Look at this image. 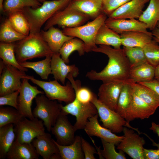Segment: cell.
<instances>
[{"label":"cell","instance_id":"obj_38","mask_svg":"<svg viewBox=\"0 0 159 159\" xmlns=\"http://www.w3.org/2000/svg\"><path fill=\"white\" fill-rule=\"evenodd\" d=\"M42 4L37 0H4V13L8 14L13 12L22 10L26 7L37 8Z\"/></svg>","mask_w":159,"mask_h":159},{"label":"cell","instance_id":"obj_26","mask_svg":"<svg viewBox=\"0 0 159 159\" xmlns=\"http://www.w3.org/2000/svg\"><path fill=\"white\" fill-rule=\"evenodd\" d=\"M155 67L147 62L131 68L129 80L135 83L152 81L154 79Z\"/></svg>","mask_w":159,"mask_h":159},{"label":"cell","instance_id":"obj_27","mask_svg":"<svg viewBox=\"0 0 159 159\" xmlns=\"http://www.w3.org/2000/svg\"><path fill=\"white\" fill-rule=\"evenodd\" d=\"M95 44L97 45L112 46L117 49L120 48L122 45L120 34L108 27L105 23L97 32Z\"/></svg>","mask_w":159,"mask_h":159},{"label":"cell","instance_id":"obj_10","mask_svg":"<svg viewBox=\"0 0 159 159\" xmlns=\"http://www.w3.org/2000/svg\"><path fill=\"white\" fill-rule=\"evenodd\" d=\"M45 127L42 120L24 117L14 125L15 140L22 143H31L34 139L45 132Z\"/></svg>","mask_w":159,"mask_h":159},{"label":"cell","instance_id":"obj_22","mask_svg":"<svg viewBox=\"0 0 159 159\" xmlns=\"http://www.w3.org/2000/svg\"><path fill=\"white\" fill-rule=\"evenodd\" d=\"M39 155L32 143H21L15 140L8 151L7 159H38Z\"/></svg>","mask_w":159,"mask_h":159},{"label":"cell","instance_id":"obj_12","mask_svg":"<svg viewBox=\"0 0 159 159\" xmlns=\"http://www.w3.org/2000/svg\"><path fill=\"white\" fill-rule=\"evenodd\" d=\"M5 63L4 68L0 74V96L19 90L21 80L26 75L25 72Z\"/></svg>","mask_w":159,"mask_h":159},{"label":"cell","instance_id":"obj_16","mask_svg":"<svg viewBox=\"0 0 159 159\" xmlns=\"http://www.w3.org/2000/svg\"><path fill=\"white\" fill-rule=\"evenodd\" d=\"M55 141L50 134L45 132L34 139L32 143L43 159H61Z\"/></svg>","mask_w":159,"mask_h":159},{"label":"cell","instance_id":"obj_47","mask_svg":"<svg viewBox=\"0 0 159 159\" xmlns=\"http://www.w3.org/2000/svg\"><path fill=\"white\" fill-rule=\"evenodd\" d=\"M144 159H159V149L156 150L143 148Z\"/></svg>","mask_w":159,"mask_h":159},{"label":"cell","instance_id":"obj_5","mask_svg":"<svg viewBox=\"0 0 159 159\" xmlns=\"http://www.w3.org/2000/svg\"><path fill=\"white\" fill-rule=\"evenodd\" d=\"M24 78L30 80L42 89L45 96L50 100H58L67 104L72 102L75 99V92L69 81L65 85H63L56 80L45 81L37 79L33 76L27 75Z\"/></svg>","mask_w":159,"mask_h":159},{"label":"cell","instance_id":"obj_15","mask_svg":"<svg viewBox=\"0 0 159 159\" xmlns=\"http://www.w3.org/2000/svg\"><path fill=\"white\" fill-rule=\"evenodd\" d=\"M67 115L62 110L51 132L59 144L67 145L74 142L75 138L74 125L69 121Z\"/></svg>","mask_w":159,"mask_h":159},{"label":"cell","instance_id":"obj_45","mask_svg":"<svg viewBox=\"0 0 159 159\" xmlns=\"http://www.w3.org/2000/svg\"><path fill=\"white\" fill-rule=\"evenodd\" d=\"M19 90H18L11 93L0 96V106L9 105L18 110V98Z\"/></svg>","mask_w":159,"mask_h":159},{"label":"cell","instance_id":"obj_49","mask_svg":"<svg viewBox=\"0 0 159 159\" xmlns=\"http://www.w3.org/2000/svg\"><path fill=\"white\" fill-rule=\"evenodd\" d=\"M150 129L157 134L159 138V124H157L154 122H153L151 123V126ZM150 140L152 141L153 145L156 147L158 149H159V143H156L151 139Z\"/></svg>","mask_w":159,"mask_h":159},{"label":"cell","instance_id":"obj_34","mask_svg":"<svg viewBox=\"0 0 159 159\" xmlns=\"http://www.w3.org/2000/svg\"><path fill=\"white\" fill-rule=\"evenodd\" d=\"M15 44L13 43L1 42L0 44V57L6 63L19 70L27 71V68L21 66L16 58L14 49Z\"/></svg>","mask_w":159,"mask_h":159},{"label":"cell","instance_id":"obj_9","mask_svg":"<svg viewBox=\"0 0 159 159\" xmlns=\"http://www.w3.org/2000/svg\"><path fill=\"white\" fill-rule=\"evenodd\" d=\"M62 111L67 115L75 116L76 121L74 125L75 131L84 129L89 119L98 114L95 105L92 102L85 103L77 98L65 106L62 105Z\"/></svg>","mask_w":159,"mask_h":159},{"label":"cell","instance_id":"obj_36","mask_svg":"<svg viewBox=\"0 0 159 159\" xmlns=\"http://www.w3.org/2000/svg\"><path fill=\"white\" fill-rule=\"evenodd\" d=\"M52 57L48 56L42 60L36 62L25 61L19 63L25 68L33 69L42 79L47 80L52 74L51 62Z\"/></svg>","mask_w":159,"mask_h":159},{"label":"cell","instance_id":"obj_54","mask_svg":"<svg viewBox=\"0 0 159 159\" xmlns=\"http://www.w3.org/2000/svg\"><path fill=\"white\" fill-rule=\"evenodd\" d=\"M38 1L40 2H43L46 1V0H37Z\"/></svg>","mask_w":159,"mask_h":159},{"label":"cell","instance_id":"obj_32","mask_svg":"<svg viewBox=\"0 0 159 159\" xmlns=\"http://www.w3.org/2000/svg\"><path fill=\"white\" fill-rule=\"evenodd\" d=\"M133 94L132 86L129 80L125 84L121 90L115 111L124 119L126 112L132 103Z\"/></svg>","mask_w":159,"mask_h":159},{"label":"cell","instance_id":"obj_11","mask_svg":"<svg viewBox=\"0 0 159 159\" xmlns=\"http://www.w3.org/2000/svg\"><path fill=\"white\" fill-rule=\"evenodd\" d=\"M124 138L117 148L123 151L133 159H144L143 145L145 142L143 137L135 133L133 129L123 128Z\"/></svg>","mask_w":159,"mask_h":159},{"label":"cell","instance_id":"obj_35","mask_svg":"<svg viewBox=\"0 0 159 159\" xmlns=\"http://www.w3.org/2000/svg\"><path fill=\"white\" fill-rule=\"evenodd\" d=\"M8 15V19L17 31L26 36L29 34L30 32L29 24L22 10L14 11Z\"/></svg>","mask_w":159,"mask_h":159},{"label":"cell","instance_id":"obj_37","mask_svg":"<svg viewBox=\"0 0 159 159\" xmlns=\"http://www.w3.org/2000/svg\"><path fill=\"white\" fill-rule=\"evenodd\" d=\"M91 140L95 146L100 159H125L126 157L124 152L120 150L118 152L115 150V145L113 143H110L101 139L103 149H101L95 144L94 140L91 137Z\"/></svg>","mask_w":159,"mask_h":159},{"label":"cell","instance_id":"obj_28","mask_svg":"<svg viewBox=\"0 0 159 159\" xmlns=\"http://www.w3.org/2000/svg\"><path fill=\"white\" fill-rule=\"evenodd\" d=\"M61 159H85L81 145V136L76 135L73 143L67 145L58 144L56 141Z\"/></svg>","mask_w":159,"mask_h":159},{"label":"cell","instance_id":"obj_13","mask_svg":"<svg viewBox=\"0 0 159 159\" xmlns=\"http://www.w3.org/2000/svg\"><path fill=\"white\" fill-rule=\"evenodd\" d=\"M29 80L26 78L22 79L18 98V110L24 117L32 119L34 118L31 108L33 100L37 95L44 94V92L31 85Z\"/></svg>","mask_w":159,"mask_h":159},{"label":"cell","instance_id":"obj_53","mask_svg":"<svg viewBox=\"0 0 159 159\" xmlns=\"http://www.w3.org/2000/svg\"><path fill=\"white\" fill-rule=\"evenodd\" d=\"M4 0H0V10L1 12H4L3 3Z\"/></svg>","mask_w":159,"mask_h":159},{"label":"cell","instance_id":"obj_29","mask_svg":"<svg viewBox=\"0 0 159 159\" xmlns=\"http://www.w3.org/2000/svg\"><path fill=\"white\" fill-rule=\"evenodd\" d=\"M130 83L134 94L150 106L157 109L159 107V97L153 90L138 83L130 82Z\"/></svg>","mask_w":159,"mask_h":159},{"label":"cell","instance_id":"obj_4","mask_svg":"<svg viewBox=\"0 0 159 159\" xmlns=\"http://www.w3.org/2000/svg\"><path fill=\"white\" fill-rule=\"evenodd\" d=\"M107 16L102 13L92 21L85 24L73 28L64 27L62 32L66 35L77 37L84 42L85 52L92 51L97 46L95 39L97 32L105 23Z\"/></svg>","mask_w":159,"mask_h":159},{"label":"cell","instance_id":"obj_23","mask_svg":"<svg viewBox=\"0 0 159 159\" xmlns=\"http://www.w3.org/2000/svg\"><path fill=\"white\" fill-rule=\"evenodd\" d=\"M40 33L54 53H59L64 44L74 37L65 35L62 31L54 26L47 30L41 29Z\"/></svg>","mask_w":159,"mask_h":159},{"label":"cell","instance_id":"obj_17","mask_svg":"<svg viewBox=\"0 0 159 159\" xmlns=\"http://www.w3.org/2000/svg\"><path fill=\"white\" fill-rule=\"evenodd\" d=\"M98 114L90 118L84 130L90 137L95 136L117 145L124 138V136H118L99 124Z\"/></svg>","mask_w":159,"mask_h":159},{"label":"cell","instance_id":"obj_39","mask_svg":"<svg viewBox=\"0 0 159 159\" xmlns=\"http://www.w3.org/2000/svg\"><path fill=\"white\" fill-rule=\"evenodd\" d=\"M26 37L17 31L12 26L8 18L1 25L0 30L1 42L13 43L21 40Z\"/></svg>","mask_w":159,"mask_h":159},{"label":"cell","instance_id":"obj_51","mask_svg":"<svg viewBox=\"0 0 159 159\" xmlns=\"http://www.w3.org/2000/svg\"><path fill=\"white\" fill-rule=\"evenodd\" d=\"M154 79L159 81V64L155 67Z\"/></svg>","mask_w":159,"mask_h":159},{"label":"cell","instance_id":"obj_30","mask_svg":"<svg viewBox=\"0 0 159 159\" xmlns=\"http://www.w3.org/2000/svg\"><path fill=\"white\" fill-rule=\"evenodd\" d=\"M138 20L145 24L148 29L153 30L159 24V0H150Z\"/></svg>","mask_w":159,"mask_h":159},{"label":"cell","instance_id":"obj_31","mask_svg":"<svg viewBox=\"0 0 159 159\" xmlns=\"http://www.w3.org/2000/svg\"><path fill=\"white\" fill-rule=\"evenodd\" d=\"M14 125L10 123L0 127V159L6 158L7 153L15 139Z\"/></svg>","mask_w":159,"mask_h":159},{"label":"cell","instance_id":"obj_18","mask_svg":"<svg viewBox=\"0 0 159 159\" xmlns=\"http://www.w3.org/2000/svg\"><path fill=\"white\" fill-rule=\"evenodd\" d=\"M150 0H131L121 6L108 16L113 19H139L145 5Z\"/></svg>","mask_w":159,"mask_h":159},{"label":"cell","instance_id":"obj_46","mask_svg":"<svg viewBox=\"0 0 159 159\" xmlns=\"http://www.w3.org/2000/svg\"><path fill=\"white\" fill-rule=\"evenodd\" d=\"M81 139L82 147L85 156V159H96L94 156L95 154H97L96 148L91 145L82 136Z\"/></svg>","mask_w":159,"mask_h":159},{"label":"cell","instance_id":"obj_33","mask_svg":"<svg viewBox=\"0 0 159 159\" xmlns=\"http://www.w3.org/2000/svg\"><path fill=\"white\" fill-rule=\"evenodd\" d=\"M77 51L79 55L81 56L85 52L84 42L81 39L74 37L65 42L59 50L61 58L67 64L69 62V57L72 52Z\"/></svg>","mask_w":159,"mask_h":159},{"label":"cell","instance_id":"obj_1","mask_svg":"<svg viewBox=\"0 0 159 159\" xmlns=\"http://www.w3.org/2000/svg\"><path fill=\"white\" fill-rule=\"evenodd\" d=\"M106 55L108 63L101 71L92 70L88 72L86 77L92 80L103 82L114 80L127 81L129 79L131 69L129 60L123 49H115L110 46L99 45L92 50Z\"/></svg>","mask_w":159,"mask_h":159},{"label":"cell","instance_id":"obj_24","mask_svg":"<svg viewBox=\"0 0 159 159\" xmlns=\"http://www.w3.org/2000/svg\"><path fill=\"white\" fill-rule=\"evenodd\" d=\"M121 44L126 47L143 48L153 39L151 32L148 33L139 31H130L120 34Z\"/></svg>","mask_w":159,"mask_h":159},{"label":"cell","instance_id":"obj_7","mask_svg":"<svg viewBox=\"0 0 159 159\" xmlns=\"http://www.w3.org/2000/svg\"><path fill=\"white\" fill-rule=\"evenodd\" d=\"M90 19L87 15L73 7L69 3L63 9L57 12L45 23L44 30L57 25L67 28H73L82 25Z\"/></svg>","mask_w":159,"mask_h":159},{"label":"cell","instance_id":"obj_42","mask_svg":"<svg viewBox=\"0 0 159 159\" xmlns=\"http://www.w3.org/2000/svg\"><path fill=\"white\" fill-rule=\"evenodd\" d=\"M131 68L147 62L143 48L140 47H123Z\"/></svg>","mask_w":159,"mask_h":159},{"label":"cell","instance_id":"obj_8","mask_svg":"<svg viewBox=\"0 0 159 159\" xmlns=\"http://www.w3.org/2000/svg\"><path fill=\"white\" fill-rule=\"evenodd\" d=\"M91 102L96 107L103 127L114 133H119L122 132L124 127L135 129L132 127L125 119L117 112L101 102L95 93Z\"/></svg>","mask_w":159,"mask_h":159},{"label":"cell","instance_id":"obj_25","mask_svg":"<svg viewBox=\"0 0 159 159\" xmlns=\"http://www.w3.org/2000/svg\"><path fill=\"white\" fill-rule=\"evenodd\" d=\"M69 3L73 7L92 20L103 13L102 0H71Z\"/></svg>","mask_w":159,"mask_h":159},{"label":"cell","instance_id":"obj_44","mask_svg":"<svg viewBox=\"0 0 159 159\" xmlns=\"http://www.w3.org/2000/svg\"><path fill=\"white\" fill-rule=\"evenodd\" d=\"M131 0H102V12L107 16L116 9Z\"/></svg>","mask_w":159,"mask_h":159},{"label":"cell","instance_id":"obj_20","mask_svg":"<svg viewBox=\"0 0 159 159\" xmlns=\"http://www.w3.org/2000/svg\"><path fill=\"white\" fill-rule=\"evenodd\" d=\"M105 24L119 34L127 32L139 31L149 33L144 23L135 19H113L107 18Z\"/></svg>","mask_w":159,"mask_h":159},{"label":"cell","instance_id":"obj_6","mask_svg":"<svg viewBox=\"0 0 159 159\" xmlns=\"http://www.w3.org/2000/svg\"><path fill=\"white\" fill-rule=\"evenodd\" d=\"M44 94L35 98L36 106L32 111L34 117L41 119L48 131L51 132L62 110L61 104L48 99Z\"/></svg>","mask_w":159,"mask_h":159},{"label":"cell","instance_id":"obj_19","mask_svg":"<svg viewBox=\"0 0 159 159\" xmlns=\"http://www.w3.org/2000/svg\"><path fill=\"white\" fill-rule=\"evenodd\" d=\"M59 53H54L51 57V67L52 74L55 80L65 85L66 79L68 74H71L74 78L79 74L78 68L75 64L68 65L60 57Z\"/></svg>","mask_w":159,"mask_h":159},{"label":"cell","instance_id":"obj_40","mask_svg":"<svg viewBox=\"0 0 159 159\" xmlns=\"http://www.w3.org/2000/svg\"><path fill=\"white\" fill-rule=\"evenodd\" d=\"M71 74H68L67 77L70 82L75 93V97L80 102L87 103L91 102L94 93L88 88L82 87L80 81L75 80Z\"/></svg>","mask_w":159,"mask_h":159},{"label":"cell","instance_id":"obj_48","mask_svg":"<svg viewBox=\"0 0 159 159\" xmlns=\"http://www.w3.org/2000/svg\"><path fill=\"white\" fill-rule=\"evenodd\" d=\"M153 90L159 97V81L154 79L152 81L144 82H139Z\"/></svg>","mask_w":159,"mask_h":159},{"label":"cell","instance_id":"obj_2","mask_svg":"<svg viewBox=\"0 0 159 159\" xmlns=\"http://www.w3.org/2000/svg\"><path fill=\"white\" fill-rule=\"evenodd\" d=\"M15 44V53L19 63L36 58L52 57L54 54L40 32L30 33Z\"/></svg>","mask_w":159,"mask_h":159},{"label":"cell","instance_id":"obj_43","mask_svg":"<svg viewBox=\"0 0 159 159\" xmlns=\"http://www.w3.org/2000/svg\"><path fill=\"white\" fill-rule=\"evenodd\" d=\"M143 48L147 62L155 67L159 64V44L153 39Z\"/></svg>","mask_w":159,"mask_h":159},{"label":"cell","instance_id":"obj_21","mask_svg":"<svg viewBox=\"0 0 159 159\" xmlns=\"http://www.w3.org/2000/svg\"><path fill=\"white\" fill-rule=\"evenodd\" d=\"M156 110L133 93L132 103L126 112L125 119L129 124L130 122L136 119H148L154 114Z\"/></svg>","mask_w":159,"mask_h":159},{"label":"cell","instance_id":"obj_52","mask_svg":"<svg viewBox=\"0 0 159 159\" xmlns=\"http://www.w3.org/2000/svg\"><path fill=\"white\" fill-rule=\"evenodd\" d=\"M5 65V62L2 60L0 61V74H1L4 68Z\"/></svg>","mask_w":159,"mask_h":159},{"label":"cell","instance_id":"obj_3","mask_svg":"<svg viewBox=\"0 0 159 159\" xmlns=\"http://www.w3.org/2000/svg\"><path fill=\"white\" fill-rule=\"evenodd\" d=\"M71 0L46 1L38 8H24L22 11L29 24L30 33L40 32L44 24L57 12L65 7Z\"/></svg>","mask_w":159,"mask_h":159},{"label":"cell","instance_id":"obj_50","mask_svg":"<svg viewBox=\"0 0 159 159\" xmlns=\"http://www.w3.org/2000/svg\"><path fill=\"white\" fill-rule=\"evenodd\" d=\"M151 32L153 39L159 44V24H158L156 27Z\"/></svg>","mask_w":159,"mask_h":159},{"label":"cell","instance_id":"obj_41","mask_svg":"<svg viewBox=\"0 0 159 159\" xmlns=\"http://www.w3.org/2000/svg\"><path fill=\"white\" fill-rule=\"evenodd\" d=\"M24 117L19 110L13 107H0V127L7 124H17Z\"/></svg>","mask_w":159,"mask_h":159},{"label":"cell","instance_id":"obj_14","mask_svg":"<svg viewBox=\"0 0 159 159\" xmlns=\"http://www.w3.org/2000/svg\"><path fill=\"white\" fill-rule=\"evenodd\" d=\"M128 80L103 82L98 90V100L110 109L116 111L121 90Z\"/></svg>","mask_w":159,"mask_h":159}]
</instances>
